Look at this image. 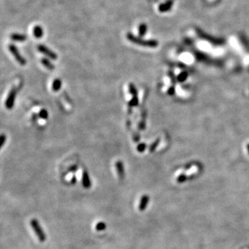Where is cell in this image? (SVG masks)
<instances>
[{
	"label": "cell",
	"instance_id": "obj_20",
	"mask_svg": "<svg viewBox=\"0 0 249 249\" xmlns=\"http://www.w3.org/2000/svg\"><path fill=\"white\" fill-rule=\"evenodd\" d=\"M146 149V144L145 143H142L139 144L137 147V149L139 152H143Z\"/></svg>",
	"mask_w": 249,
	"mask_h": 249
},
{
	"label": "cell",
	"instance_id": "obj_7",
	"mask_svg": "<svg viewBox=\"0 0 249 249\" xmlns=\"http://www.w3.org/2000/svg\"><path fill=\"white\" fill-rule=\"evenodd\" d=\"M116 170H117L118 175L119 179L122 180L125 177V167L124 164L121 161H118L115 164Z\"/></svg>",
	"mask_w": 249,
	"mask_h": 249
},
{
	"label": "cell",
	"instance_id": "obj_25",
	"mask_svg": "<svg viewBox=\"0 0 249 249\" xmlns=\"http://www.w3.org/2000/svg\"><path fill=\"white\" fill-rule=\"evenodd\" d=\"M174 91H175V90H174V87H171L170 88V89H169V90H168V94H170V96L174 95Z\"/></svg>",
	"mask_w": 249,
	"mask_h": 249
},
{
	"label": "cell",
	"instance_id": "obj_19",
	"mask_svg": "<svg viewBox=\"0 0 249 249\" xmlns=\"http://www.w3.org/2000/svg\"><path fill=\"white\" fill-rule=\"evenodd\" d=\"M96 229L98 231H102L104 230V229H106V224L104 222H99L96 224Z\"/></svg>",
	"mask_w": 249,
	"mask_h": 249
},
{
	"label": "cell",
	"instance_id": "obj_23",
	"mask_svg": "<svg viewBox=\"0 0 249 249\" xmlns=\"http://www.w3.org/2000/svg\"><path fill=\"white\" fill-rule=\"evenodd\" d=\"M78 169V166L76 165H71V167H69V170H68V171H69V172H76V171H77Z\"/></svg>",
	"mask_w": 249,
	"mask_h": 249
},
{
	"label": "cell",
	"instance_id": "obj_21",
	"mask_svg": "<svg viewBox=\"0 0 249 249\" xmlns=\"http://www.w3.org/2000/svg\"><path fill=\"white\" fill-rule=\"evenodd\" d=\"M187 176L185 175V174H181V175L179 176L178 178H177V181L179 183H183L184 181H185L187 180Z\"/></svg>",
	"mask_w": 249,
	"mask_h": 249
},
{
	"label": "cell",
	"instance_id": "obj_24",
	"mask_svg": "<svg viewBox=\"0 0 249 249\" xmlns=\"http://www.w3.org/2000/svg\"><path fill=\"white\" fill-rule=\"evenodd\" d=\"M139 129H141V130H143V129H145V120H142L141 122H140V123L139 125Z\"/></svg>",
	"mask_w": 249,
	"mask_h": 249
},
{
	"label": "cell",
	"instance_id": "obj_4",
	"mask_svg": "<svg viewBox=\"0 0 249 249\" xmlns=\"http://www.w3.org/2000/svg\"><path fill=\"white\" fill-rule=\"evenodd\" d=\"M16 94H17V91L15 88H13L10 91L9 94L6 98V101H5V106L8 109H13V107H14L15 101V98H16Z\"/></svg>",
	"mask_w": 249,
	"mask_h": 249
},
{
	"label": "cell",
	"instance_id": "obj_9",
	"mask_svg": "<svg viewBox=\"0 0 249 249\" xmlns=\"http://www.w3.org/2000/svg\"><path fill=\"white\" fill-rule=\"evenodd\" d=\"M33 34L34 37L37 39L42 37L43 35H44V31H43L42 27L39 25H36L34 26L33 30Z\"/></svg>",
	"mask_w": 249,
	"mask_h": 249
},
{
	"label": "cell",
	"instance_id": "obj_6",
	"mask_svg": "<svg viewBox=\"0 0 249 249\" xmlns=\"http://www.w3.org/2000/svg\"><path fill=\"white\" fill-rule=\"evenodd\" d=\"M82 183L83 187L86 189L90 188L91 186V179H90V177H89V174L87 172V170H84L82 172Z\"/></svg>",
	"mask_w": 249,
	"mask_h": 249
},
{
	"label": "cell",
	"instance_id": "obj_27",
	"mask_svg": "<svg viewBox=\"0 0 249 249\" xmlns=\"http://www.w3.org/2000/svg\"><path fill=\"white\" fill-rule=\"evenodd\" d=\"M247 149H248V153H249V144L248 145H247Z\"/></svg>",
	"mask_w": 249,
	"mask_h": 249
},
{
	"label": "cell",
	"instance_id": "obj_17",
	"mask_svg": "<svg viewBox=\"0 0 249 249\" xmlns=\"http://www.w3.org/2000/svg\"><path fill=\"white\" fill-rule=\"evenodd\" d=\"M187 76H188V74L187 72H185V71H184V72H182L181 74L179 75L178 77H177V80H178L179 82H182L187 79Z\"/></svg>",
	"mask_w": 249,
	"mask_h": 249
},
{
	"label": "cell",
	"instance_id": "obj_22",
	"mask_svg": "<svg viewBox=\"0 0 249 249\" xmlns=\"http://www.w3.org/2000/svg\"><path fill=\"white\" fill-rule=\"evenodd\" d=\"M6 141V137L5 134H1L0 137V147H2Z\"/></svg>",
	"mask_w": 249,
	"mask_h": 249
},
{
	"label": "cell",
	"instance_id": "obj_26",
	"mask_svg": "<svg viewBox=\"0 0 249 249\" xmlns=\"http://www.w3.org/2000/svg\"><path fill=\"white\" fill-rule=\"evenodd\" d=\"M71 183L72 184H75L76 183V177H75V176H74V177H73V178L71 179Z\"/></svg>",
	"mask_w": 249,
	"mask_h": 249
},
{
	"label": "cell",
	"instance_id": "obj_2",
	"mask_svg": "<svg viewBox=\"0 0 249 249\" xmlns=\"http://www.w3.org/2000/svg\"><path fill=\"white\" fill-rule=\"evenodd\" d=\"M31 226L32 227L33 230L35 231V233L37 235L38 240L41 242H44L46 240V235L45 232L42 228L39 222L35 219H32L31 220Z\"/></svg>",
	"mask_w": 249,
	"mask_h": 249
},
{
	"label": "cell",
	"instance_id": "obj_1",
	"mask_svg": "<svg viewBox=\"0 0 249 249\" xmlns=\"http://www.w3.org/2000/svg\"><path fill=\"white\" fill-rule=\"evenodd\" d=\"M127 39L131 42L134 43V44H137V45H140L143 46H146V47H151L154 48L157 47L159 44L158 42L155 39H151V40H145L143 39L140 37H137V36L133 35L132 33H127Z\"/></svg>",
	"mask_w": 249,
	"mask_h": 249
},
{
	"label": "cell",
	"instance_id": "obj_14",
	"mask_svg": "<svg viewBox=\"0 0 249 249\" xmlns=\"http://www.w3.org/2000/svg\"><path fill=\"white\" fill-rule=\"evenodd\" d=\"M129 91L132 96H137L138 91L134 83H130L129 84Z\"/></svg>",
	"mask_w": 249,
	"mask_h": 249
},
{
	"label": "cell",
	"instance_id": "obj_3",
	"mask_svg": "<svg viewBox=\"0 0 249 249\" xmlns=\"http://www.w3.org/2000/svg\"><path fill=\"white\" fill-rule=\"evenodd\" d=\"M8 50L13 54L15 59L16 60L17 62L19 63V64L24 66L26 64V60L21 56L20 53H19V50L17 49V47L15 45H14V44H9V46H8Z\"/></svg>",
	"mask_w": 249,
	"mask_h": 249
},
{
	"label": "cell",
	"instance_id": "obj_11",
	"mask_svg": "<svg viewBox=\"0 0 249 249\" xmlns=\"http://www.w3.org/2000/svg\"><path fill=\"white\" fill-rule=\"evenodd\" d=\"M41 63L43 64V66H45L46 69H49V70H54L55 69V65L49 60V59H48V58H42Z\"/></svg>",
	"mask_w": 249,
	"mask_h": 249
},
{
	"label": "cell",
	"instance_id": "obj_8",
	"mask_svg": "<svg viewBox=\"0 0 249 249\" xmlns=\"http://www.w3.org/2000/svg\"><path fill=\"white\" fill-rule=\"evenodd\" d=\"M149 197L147 195H143L141 197L140 203H139V209L141 211H144L145 210L147 206V204L149 203Z\"/></svg>",
	"mask_w": 249,
	"mask_h": 249
},
{
	"label": "cell",
	"instance_id": "obj_18",
	"mask_svg": "<svg viewBox=\"0 0 249 249\" xmlns=\"http://www.w3.org/2000/svg\"><path fill=\"white\" fill-rule=\"evenodd\" d=\"M159 142H160V139H158L156 140L152 144V145H150V147H149V152H154V151H155V149H157V147H158V145H159Z\"/></svg>",
	"mask_w": 249,
	"mask_h": 249
},
{
	"label": "cell",
	"instance_id": "obj_12",
	"mask_svg": "<svg viewBox=\"0 0 249 249\" xmlns=\"http://www.w3.org/2000/svg\"><path fill=\"white\" fill-rule=\"evenodd\" d=\"M147 31V26L145 23H142L139 26V35L140 37H143L145 35Z\"/></svg>",
	"mask_w": 249,
	"mask_h": 249
},
{
	"label": "cell",
	"instance_id": "obj_13",
	"mask_svg": "<svg viewBox=\"0 0 249 249\" xmlns=\"http://www.w3.org/2000/svg\"><path fill=\"white\" fill-rule=\"evenodd\" d=\"M62 87V81L60 79H55L52 84V90L54 91H58Z\"/></svg>",
	"mask_w": 249,
	"mask_h": 249
},
{
	"label": "cell",
	"instance_id": "obj_5",
	"mask_svg": "<svg viewBox=\"0 0 249 249\" xmlns=\"http://www.w3.org/2000/svg\"><path fill=\"white\" fill-rule=\"evenodd\" d=\"M37 50L39 52L42 53V54L45 55L46 56H47L48 58H51V60H57L58 58V55L57 54L54 52L53 51H51V49H49L47 46L43 45V44H39L37 46Z\"/></svg>",
	"mask_w": 249,
	"mask_h": 249
},
{
	"label": "cell",
	"instance_id": "obj_15",
	"mask_svg": "<svg viewBox=\"0 0 249 249\" xmlns=\"http://www.w3.org/2000/svg\"><path fill=\"white\" fill-rule=\"evenodd\" d=\"M139 98H138L137 96H133L132 98L129 101L128 104L129 105V107H137L138 105H139Z\"/></svg>",
	"mask_w": 249,
	"mask_h": 249
},
{
	"label": "cell",
	"instance_id": "obj_10",
	"mask_svg": "<svg viewBox=\"0 0 249 249\" xmlns=\"http://www.w3.org/2000/svg\"><path fill=\"white\" fill-rule=\"evenodd\" d=\"M11 39L15 42H24L26 40L27 37L26 35L20 34V33H13L10 36Z\"/></svg>",
	"mask_w": 249,
	"mask_h": 249
},
{
	"label": "cell",
	"instance_id": "obj_16",
	"mask_svg": "<svg viewBox=\"0 0 249 249\" xmlns=\"http://www.w3.org/2000/svg\"><path fill=\"white\" fill-rule=\"evenodd\" d=\"M38 115H39V118H41L42 119L46 120L49 117V113H48L47 110L46 109H42L39 112V114Z\"/></svg>",
	"mask_w": 249,
	"mask_h": 249
}]
</instances>
